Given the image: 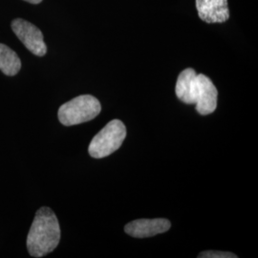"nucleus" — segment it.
I'll return each instance as SVG.
<instances>
[{"label":"nucleus","mask_w":258,"mask_h":258,"mask_svg":"<svg viewBox=\"0 0 258 258\" xmlns=\"http://www.w3.org/2000/svg\"><path fill=\"white\" fill-rule=\"evenodd\" d=\"M125 137L126 128L123 122L120 120H111L92 139L88 152L96 159L109 156L120 148Z\"/></svg>","instance_id":"7ed1b4c3"},{"label":"nucleus","mask_w":258,"mask_h":258,"mask_svg":"<svg viewBox=\"0 0 258 258\" xmlns=\"http://www.w3.org/2000/svg\"><path fill=\"white\" fill-rule=\"evenodd\" d=\"M218 91L212 80L203 74L194 76L190 88V102L196 104L200 115H210L217 107Z\"/></svg>","instance_id":"20e7f679"},{"label":"nucleus","mask_w":258,"mask_h":258,"mask_svg":"<svg viewBox=\"0 0 258 258\" xmlns=\"http://www.w3.org/2000/svg\"><path fill=\"white\" fill-rule=\"evenodd\" d=\"M198 17L207 23H223L230 19L228 0H196Z\"/></svg>","instance_id":"0eeeda50"},{"label":"nucleus","mask_w":258,"mask_h":258,"mask_svg":"<svg viewBox=\"0 0 258 258\" xmlns=\"http://www.w3.org/2000/svg\"><path fill=\"white\" fill-rule=\"evenodd\" d=\"M102 110L97 98L91 95H82L62 104L58 112V120L65 126H72L95 119Z\"/></svg>","instance_id":"f03ea898"},{"label":"nucleus","mask_w":258,"mask_h":258,"mask_svg":"<svg viewBox=\"0 0 258 258\" xmlns=\"http://www.w3.org/2000/svg\"><path fill=\"white\" fill-rule=\"evenodd\" d=\"M21 69V60L15 51L10 47L0 43V71L3 74L13 77Z\"/></svg>","instance_id":"6e6552de"},{"label":"nucleus","mask_w":258,"mask_h":258,"mask_svg":"<svg viewBox=\"0 0 258 258\" xmlns=\"http://www.w3.org/2000/svg\"><path fill=\"white\" fill-rule=\"evenodd\" d=\"M24 1L29 2V3H31V4H38V3H40L42 0H24Z\"/></svg>","instance_id":"9b49d317"},{"label":"nucleus","mask_w":258,"mask_h":258,"mask_svg":"<svg viewBox=\"0 0 258 258\" xmlns=\"http://www.w3.org/2000/svg\"><path fill=\"white\" fill-rule=\"evenodd\" d=\"M170 227L171 223L166 218L139 219L128 223L124 227V231L134 238H148L165 233Z\"/></svg>","instance_id":"423d86ee"},{"label":"nucleus","mask_w":258,"mask_h":258,"mask_svg":"<svg viewBox=\"0 0 258 258\" xmlns=\"http://www.w3.org/2000/svg\"><path fill=\"white\" fill-rule=\"evenodd\" d=\"M197 74L192 68H186L178 76L176 83L175 92L177 98L181 102L191 104L190 102V88L194 76Z\"/></svg>","instance_id":"1a4fd4ad"},{"label":"nucleus","mask_w":258,"mask_h":258,"mask_svg":"<svg viewBox=\"0 0 258 258\" xmlns=\"http://www.w3.org/2000/svg\"><path fill=\"white\" fill-rule=\"evenodd\" d=\"M12 29L32 54L38 56L46 55L47 46L43 34L37 26L25 19H17L13 20Z\"/></svg>","instance_id":"39448f33"},{"label":"nucleus","mask_w":258,"mask_h":258,"mask_svg":"<svg viewBox=\"0 0 258 258\" xmlns=\"http://www.w3.org/2000/svg\"><path fill=\"white\" fill-rule=\"evenodd\" d=\"M60 240V227L54 212L47 207L39 209L27 236V249L33 257L52 252Z\"/></svg>","instance_id":"f257e3e1"},{"label":"nucleus","mask_w":258,"mask_h":258,"mask_svg":"<svg viewBox=\"0 0 258 258\" xmlns=\"http://www.w3.org/2000/svg\"><path fill=\"white\" fill-rule=\"evenodd\" d=\"M199 258H237V255L229 252V251H220V250H209L203 251L199 255Z\"/></svg>","instance_id":"9d476101"}]
</instances>
